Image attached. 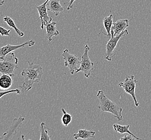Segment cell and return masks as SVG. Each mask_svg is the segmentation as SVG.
<instances>
[{
  "mask_svg": "<svg viewBox=\"0 0 151 140\" xmlns=\"http://www.w3.org/2000/svg\"><path fill=\"white\" fill-rule=\"evenodd\" d=\"M28 67L24 69L21 74L24 77V81L22 82V86H20L23 91L28 92L32 88L35 83L40 82L42 75V67L38 64H34L27 61Z\"/></svg>",
  "mask_w": 151,
  "mask_h": 140,
  "instance_id": "cell-1",
  "label": "cell"
},
{
  "mask_svg": "<svg viewBox=\"0 0 151 140\" xmlns=\"http://www.w3.org/2000/svg\"><path fill=\"white\" fill-rule=\"evenodd\" d=\"M97 97L100 100V104L98 108L103 112H109L113 114L118 121H121L123 120L122 112L123 108L116 104L114 101H111L106 97L103 90H100L97 92Z\"/></svg>",
  "mask_w": 151,
  "mask_h": 140,
  "instance_id": "cell-2",
  "label": "cell"
},
{
  "mask_svg": "<svg viewBox=\"0 0 151 140\" xmlns=\"http://www.w3.org/2000/svg\"><path fill=\"white\" fill-rule=\"evenodd\" d=\"M18 62V58L16 57L15 53L11 52L9 56H6L5 59L0 61V73L12 77L15 76V71L19 68Z\"/></svg>",
  "mask_w": 151,
  "mask_h": 140,
  "instance_id": "cell-3",
  "label": "cell"
},
{
  "mask_svg": "<svg viewBox=\"0 0 151 140\" xmlns=\"http://www.w3.org/2000/svg\"><path fill=\"white\" fill-rule=\"evenodd\" d=\"M89 50V46L87 44H86L85 45L84 53L82 56L80 67L79 69L76 70V73L82 72L84 73L85 77H86L87 78H89V76H91V71L94 70V63L91 61V59L88 55V52Z\"/></svg>",
  "mask_w": 151,
  "mask_h": 140,
  "instance_id": "cell-4",
  "label": "cell"
},
{
  "mask_svg": "<svg viewBox=\"0 0 151 140\" xmlns=\"http://www.w3.org/2000/svg\"><path fill=\"white\" fill-rule=\"evenodd\" d=\"M137 80L135 79V77L133 75L130 76H127L123 82H120L118 84V86L123 87L125 92L132 97L134 101V104L136 107L139 106V103L136 98L135 94L136 84L137 83Z\"/></svg>",
  "mask_w": 151,
  "mask_h": 140,
  "instance_id": "cell-5",
  "label": "cell"
},
{
  "mask_svg": "<svg viewBox=\"0 0 151 140\" xmlns=\"http://www.w3.org/2000/svg\"><path fill=\"white\" fill-rule=\"evenodd\" d=\"M62 56L65 60V66L69 67L70 72L72 74H74L76 70L79 69L80 67L81 61L78 56L70 53L69 50L66 49L63 51Z\"/></svg>",
  "mask_w": 151,
  "mask_h": 140,
  "instance_id": "cell-6",
  "label": "cell"
},
{
  "mask_svg": "<svg viewBox=\"0 0 151 140\" xmlns=\"http://www.w3.org/2000/svg\"><path fill=\"white\" fill-rule=\"evenodd\" d=\"M129 34L127 29L125 30L122 33L116 36H111L108 41L106 45V56L104 58L108 61H111L112 58L115 55L114 50L116 47L119 40L123 37L126 36Z\"/></svg>",
  "mask_w": 151,
  "mask_h": 140,
  "instance_id": "cell-7",
  "label": "cell"
},
{
  "mask_svg": "<svg viewBox=\"0 0 151 140\" xmlns=\"http://www.w3.org/2000/svg\"><path fill=\"white\" fill-rule=\"evenodd\" d=\"M25 120V118L22 116H19L18 118L14 119L12 123L9 128L3 133L2 137H0V140H11L16 134L17 130L20 127L21 125Z\"/></svg>",
  "mask_w": 151,
  "mask_h": 140,
  "instance_id": "cell-8",
  "label": "cell"
},
{
  "mask_svg": "<svg viewBox=\"0 0 151 140\" xmlns=\"http://www.w3.org/2000/svg\"><path fill=\"white\" fill-rule=\"evenodd\" d=\"M35 44V42L33 40H30L27 41V42L23 43L19 45H10L8 44L6 45L3 46L2 47H0V61H2L6 58V56L10 53L12 52L17 49H20L24 48L26 45L32 46Z\"/></svg>",
  "mask_w": 151,
  "mask_h": 140,
  "instance_id": "cell-9",
  "label": "cell"
},
{
  "mask_svg": "<svg viewBox=\"0 0 151 140\" xmlns=\"http://www.w3.org/2000/svg\"><path fill=\"white\" fill-rule=\"evenodd\" d=\"M49 0H46L45 1L42 3V4L40 5L39 6H37L36 8L39 14L40 17L41 19L42 25H41V29L44 30V27L46 25L52 22V17L48 16V14L47 12V4Z\"/></svg>",
  "mask_w": 151,
  "mask_h": 140,
  "instance_id": "cell-10",
  "label": "cell"
},
{
  "mask_svg": "<svg viewBox=\"0 0 151 140\" xmlns=\"http://www.w3.org/2000/svg\"><path fill=\"white\" fill-rule=\"evenodd\" d=\"M129 20L127 19H120L113 23L111 30V37L116 36L129 27Z\"/></svg>",
  "mask_w": 151,
  "mask_h": 140,
  "instance_id": "cell-11",
  "label": "cell"
},
{
  "mask_svg": "<svg viewBox=\"0 0 151 140\" xmlns=\"http://www.w3.org/2000/svg\"><path fill=\"white\" fill-rule=\"evenodd\" d=\"M61 0H49L47 4V9L53 12L56 16L64 11V7L61 5Z\"/></svg>",
  "mask_w": 151,
  "mask_h": 140,
  "instance_id": "cell-12",
  "label": "cell"
},
{
  "mask_svg": "<svg viewBox=\"0 0 151 140\" xmlns=\"http://www.w3.org/2000/svg\"><path fill=\"white\" fill-rule=\"evenodd\" d=\"M56 25L57 23L55 22H52L45 25L46 29V37L49 42H51L53 37L57 36L59 34V31L57 29Z\"/></svg>",
  "mask_w": 151,
  "mask_h": 140,
  "instance_id": "cell-13",
  "label": "cell"
},
{
  "mask_svg": "<svg viewBox=\"0 0 151 140\" xmlns=\"http://www.w3.org/2000/svg\"><path fill=\"white\" fill-rule=\"evenodd\" d=\"M95 131H88L87 129H79L78 133L73 134V137L74 139L78 140L81 139L83 140L90 139L91 138H95Z\"/></svg>",
  "mask_w": 151,
  "mask_h": 140,
  "instance_id": "cell-14",
  "label": "cell"
},
{
  "mask_svg": "<svg viewBox=\"0 0 151 140\" xmlns=\"http://www.w3.org/2000/svg\"><path fill=\"white\" fill-rule=\"evenodd\" d=\"M12 84L11 76L7 74H2L0 76V89L6 91L11 87Z\"/></svg>",
  "mask_w": 151,
  "mask_h": 140,
  "instance_id": "cell-15",
  "label": "cell"
},
{
  "mask_svg": "<svg viewBox=\"0 0 151 140\" xmlns=\"http://www.w3.org/2000/svg\"><path fill=\"white\" fill-rule=\"evenodd\" d=\"M103 25L104 27L106 29V33L105 34L103 32L106 36L108 37H111V30L112 27L113 25V15L110 14L108 16H106V17L103 18Z\"/></svg>",
  "mask_w": 151,
  "mask_h": 140,
  "instance_id": "cell-16",
  "label": "cell"
},
{
  "mask_svg": "<svg viewBox=\"0 0 151 140\" xmlns=\"http://www.w3.org/2000/svg\"><path fill=\"white\" fill-rule=\"evenodd\" d=\"M113 127L115 131L117 133H119L120 134H123L124 133H128V134L131 135L133 137H135L136 140H140L141 139H139V137H137L134 134H132L131 131H129V127L130 125H127V126H122V125H118V124H114L113 125Z\"/></svg>",
  "mask_w": 151,
  "mask_h": 140,
  "instance_id": "cell-17",
  "label": "cell"
},
{
  "mask_svg": "<svg viewBox=\"0 0 151 140\" xmlns=\"http://www.w3.org/2000/svg\"><path fill=\"white\" fill-rule=\"evenodd\" d=\"M3 20L4 21L6 22V24L8 25L10 27H12L15 30L17 34L19 36L21 37L24 36V32H22L21 30H20L18 27H16L15 22L14 21V20L10 17H9L8 16H6L3 18Z\"/></svg>",
  "mask_w": 151,
  "mask_h": 140,
  "instance_id": "cell-18",
  "label": "cell"
},
{
  "mask_svg": "<svg viewBox=\"0 0 151 140\" xmlns=\"http://www.w3.org/2000/svg\"><path fill=\"white\" fill-rule=\"evenodd\" d=\"M49 129L46 126L45 122H42L40 124V140H50L51 137L49 136L47 130Z\"/></svg>",
  "mask_w": 151,
  "mask_h": 140,
  "instance_id": "cell-19",
  "label": "cell"
},
{
  "mask_svg": "<svg viewBox=\"0 0 151 140\" xmlns=\"http://www.w3.org/2000/svg\"><path fill=\"white\" fill-rule=\"evenodd\" d=\"M62 112L63 113V115L61 118L62 124L65 127H67L72 122V115L69 113H67L66 111L64 108H62Z\"/></svg>",
  "mask_w": 151,
  "mask_h": 140,
  "instance_id": "cell-20",
  "label": "cell"
},
{
  "mask_svg": "<svg viewBox=\"0 0 151 140\" xmlns=\"http://www.w3.org/2000/svg\"><path fill=\"white\" fill-rule=\"evenodd\" d=\"M16 93L17 94H20L21 93V89L16 88L14 89H11V90H8V91H4L0 92V99L3 97L5 95L9 94V93Z\"/></svg>",
  "mask_w": 151,
  "mask_h": 140,
  "instance_id": "cell-21",
  "label": "cell"
},
{
  "mask_svg": "<svg viewBox=\"0 0 151 140\" xmlns=\"http://www.w3.org/2000/svg\"><path fill=\"white\" fill-rule=\"evenodd\" d=\"M10 30L9 29H6L5 28L1 27L0 26V35L2 36H10Z\"/></svg>",
  "mask_w": 151,
  "mask_h": 140,
  "instance_id": "cell-22",
  "label": "cell"
},
{
  "mask_svg": "<svg viewBox=\"0 0 151 140\" xmlns=\"http://www.w3.org/2000/svg\"><path fill=\"white\" fill-rule=\"evenodd\" d=\"M121 140H136V139L135 137H133V136H132L131 135H125L123 137H121L120 139Z\"/></svg>",
  "mask_w": 151,
  "mask_h": 140,
  "instance_id": "cell-23",
  "label": "cell"
},
{
  "mask_svg": "<svg viewBox=\"0 0 151 140\" xmlns=\"http://www.w3.org/2000/svg\"><path fill=\"white\" fill-rule=\"evenodd\" d=\"M76 0H70V3L68 4V6H67V10H69L70 9H72L73 6V3L76 1Z\"/></svg>",
  "mask_w": 151,
  "mask_h": 140,
  "instance_id": "cell-24",
  "label": "cell"
},
{
  "mask_svg": "<svg viewBox=\"0 0 151 140\" xmlns=\"http://www.w3.org/2000/svg\"><path fill=\"white\" fill-rule=\"evenodd\" d=\"M4 3V0H0V6H3Z\"/></svg>",
  "mask_w": 151,
  "mask_h": 140,
  "instance_id": "cell-25",
  "label": "cell"
}]
</instances>
